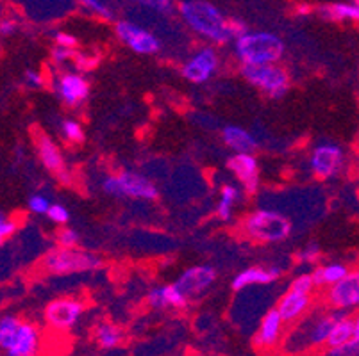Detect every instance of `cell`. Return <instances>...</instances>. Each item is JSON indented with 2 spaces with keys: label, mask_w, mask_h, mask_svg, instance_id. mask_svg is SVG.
I'll return each instance as SVG.
<instances>
[{
  "label": "cell",
  "mask_w": 359,
  "mask_h": 356,
  "mask_svg": "<svg viewBox=\"0 0 359 356\" xmlns=\"http://www.w3.org/2000/svg\"><path fill=\"white\" fill-rule=\"evenodd\" d=\"M220 66V57L213 47H204L195 52L181 68V75L194 84L208 83Z\"/></svg>",
  "instance_id": "obj_13"
},
{
  "label": "cell",
  "mask_w": 359,
  "mask_h": 356,
  "mask_svg": "<svg viewBox=\"0 0 359 356\" xmlns=\"http://www.w3.org/2000/svg\"><path fill=\"white\" fill-rule=\"evenodd\" d=\"M354 337H359V312L354 318Z\"/></svg>",
  "instance_id": "obj_43"
},
{
  "label": "cell",
  "mask_w": 359,
  "mask_h": 356,
  "mask_svg": "<svg viewBox=\"0 0 359 356\" xmlns=\"http://www.w3.org/2000/svg\"><path fill=\"white\" fill-rule=\"evenodd\" d=\"M277 312L280 313V318L285 321V325L293 326L299 322L300 319L306 318L308 312L311 310V294H302L290 290L280 296L279 303H277Z\"/></svg>",
  "instance_id": "obj_19"
},
{
  "label": "cell",
  "mask_w": 359,
  "mask_h": 356,
  "mask_svg": "<svg viewBox=\"0 0 359 356\" xmlns=\"http://www.w3.org/2000/svg\"><path fill=\"white\" fill-rule=\"evenodd\" d=\"M47 218L52 221V223L65 227V225L70 221V211L61 204H52L47 212Z\"/></svg>",
  "instance_id": "obj_36"
},
{
  "label": "cell",
  "mask_w": 359,
  "mask_h": 356,
  "mask_svg": "<svg viewBox=\"0 0 359 356\" xmlns=\"http://www.w3.org/2000/svg\"><path fill=\"white\" fill-rule=\"evenodd\" d=\"M41 349V333L34 322L18 315L0 318V355L38 356Z\"/></svg>",
  "instance_id": "obj_3"
},
{
  "label": "cell",
  "mask_w": 359,
  "mask_h": 356,
  "mask_svg": "<svg viewBox=\"0 0 359 356\" xmlns=\"http://www.w3.org/2000/svg\"><path fill=\"white\" fill-rule=\"evenodd\" d=\"M280 274H283V271L279 267H269V269L249 267V269H243L234 276L231 287H233L234 292H240L250 285H270L280 278Z\"/></svg>",
  "instance_id": "obj_20"
},
{
  "label": "cell",
  "mask_w": 359,
  "mask_h": 356,
  "mask_svg": "<svg viewBox=\"0 0 359 356\" xmlns=\"http://www.w3.org/2000/svg\"><path fill=\"white\" fill-rule=\"evenodd\" d=\"M316 13L320 18L327 20V22H359V8L352 4L351 0L318 6Z\"/></svg>",
  "instance_id": "obj_22"
},
{
  "label": "cell",
  "mask_w": 359,
  "mask_h": 356,
  "mask_svg": "<svg viewBox=\"0 0 359 356\" xmlns=\"http://www.w3.org/2000/svg\"><path fill=\"white\" fill-rule=\"evenodd\" d=\"M86 305L77 298H55L45 306V322L55 332H68L83 318Z\"/></svg>",
  "instance_id": "obj_9"
},
{
  "label": "cell",
  "mask_w": 359,
  "mask_h": 356,
  "mask_svg": "<svg viewBox=\"0 0 359 356\" xmlns=\"http://www.w3.org/2000/svg\"><path fill=\"white\" fill-rule=\"evenodd\" d=\"M55 94L61 98V102L68 107H77L84 104L90 97V83L81 73L68 71L61 75L54 84Z\"/></svg>",
  "instance_id": "obj_16"
},
{
  "label": "cell",
  "mask_w": 359,
  "mask_h": 356,
  "mask_svg": "<svg viewBox=\"0 0 359 356\" xmlns=\"http://www.w3.org/2000/svg\"><path fill=\"white\" fill-rule=\"evenodd\" d=\"M86 11L93 13L99 18L113 22L116 18V9H115V0H75Z\"/></svg>",
  "instance_id": "obj_27"
},
{
  "label": "cell",
  "mask_w": 359,
  "mask_h": 356,
  "mask_svg": "<svg viewBox=\"0 0 359 356\" xmlns=\"http://www.w3.org/2000/svg\"><path fill=\"white\" fill-rule=\"evenodd\" d=\"M32 139H34V146L38 150V157H40L43 168L57 176L61 184H70V173H68L67 162H65V157L57 143L41 129L34 130Z\"/></svg>",
  "instance_id": "obj_11"
},
{
  "label": "cell",
  "mask_w": 359,
  "mask_h": 356,
  "mask_svg": "<svg viewBox=\"0 0 359 356\" xmlns=\"http://www.w3.org/2000/svg\"><path fill=\"white\" fill-rule=\"evenodd\" d=\"M61 134L72 145H81L84 143V129L81 127V123H77L75 120H63L61 122Z\"/></svg>",
  "instance_id": "obj_29"
},
{
  "label": "cell",
  "mask_w": 359,
  "mask_h": 356,
  "mask_svg": "<svg viewBox=\"0 0 359 356\" xmlns=\"http://www.w3.org/2000/svg\"><path fill=\"white\" fill-rule=\"evenodd\" d=\"M50 201L43 194H32L27 201V207L32 214H47L50 208Z\"/></svg>",
  "instance_id": "obj_38"
},
{
  "label": "cell",
  "mask_w": 359,
  "mask_h": 356,
  "mask_svg": "<svg viewBox=\"0 0 359 356\" xmlns=\"http://www.w3.org/2000/svg\"><path fill=\"white\" fill-rule=\"evenodd\" d=\"M126 2L142 6V8L149 9V11H152V13H158V15H161V16L172 15L175 9L174 0H126Z\"/></svg>",
  "instance_id": "obj_28"
},
{
  "label": "cell",
  "mask_w": 359,
  "mask_h": 356,
  "mask_svg": "<svg viewBox=\"0 0 359 356\" xmlns=\"http://www.w3.org/2000/svg\"><path fill=\"white\" fill-rule=\"evenodd\" d=\"M345 164L344 148L336 143H320L313 148L309 157V168L315 178L329 180L339 175Z\"/></svg>",
  "instance_id": "obj_10"
},
{
  "label": "cell",
  "mask_w": 359,
  "mask_h": 356,
  "mask_svg": "<svg viewBox=\"0 0 359 356\" xmlns=\"http://www.w3.org/2000/svg\"><path fill=\"white\" fill-rule=\"evenodd\" d=\"M115 34L126 47L140 55H152L161 50V41L158 36L149 29L135 24L133 20H116Z\"/></svg>",
  "instance_id": "obj_8"
},
{
  "label": "cell",
  "mask_w": 359,
  "mask_h": 356,
  "mask_svg": "<svg viewBox=\"0 0 359 356\" xmlns=\"http://www.w3.org/2000/svg\"><path fill=\"white\" fill-rule=\"evenodd\" d=\"M241 232L256 243H283L292 235L293 223L280 212L257 208L245 215L241 221Z\"/></svg>",
  "instance_id": "obj_5"
},
{
  "label": "cell",
  "mask_w": 359,
  "mask_h": 356,
  "mask_svg": "<svg viewBox=\"0 0 359 356\" xmlns=\"http://www.w3.org/2000/svg\"><path fill=\"white\" fill-rule=\"evenodd\" d=\"M74 55L75 50H72V48L57 47V45H55V48H52V61H54L55 64H63L68 59H74Z\"/></svg>",
  "instance_id": "obj_39"
},
{
  "label": "cell",
  "mask_w": 359,
  "mask_h": 356,
  "mask_svg": "<svg viewBox=\"0 0 359 356\" xmlns=\"http://www.w3.org/2000/svg\"><path fill=\"white\" fill-rule=\"evenodd\" d=\"M351 2H352V4H355V6H358V8H359V0H351Z\"/></svg>",
  "instance_id": "obj_44"
},
{
  "label": "cell",
  "mask_w": 359,
  "mask_h": 356,
  "mask_svg": "<svg viewBox=\"0 0 359 356\" xmlns=\"http://www.w3.org/2000/svg\"><path fill=\"white\" fill-rule=\"evenodd\" d=\"M54 39H55V45H57V47L72 48V50L77 47V38H75L74 34H68V32H55Z\"/></svg>",
  "instance_id": "obj_40"
},
{
  "label": "cell",
  "mask_w": 359,
  "mask_h": 356,
  "mask_svg": "<svg viewBox=\"0 0 359 356\" xmlns=\"http://www.w3.org/2000/svg\"><path fill=\"white\" fill-rule=\"evenodd\" d=\"M175 9L191 31L210 39L211 43L227 45L234 39L231 20L225 18L224 13L210 0H179Z\"/></svg>",
  "instance_id": "obj_1"
},
{
  "label": "cell",
  "mask_w": 359,
  "mask_h": 356,
  "mask_svg": "<svg viewBox=\"0 0 359 356\" xmlns=\"http://www.w3.org/2000/svg\"><path fill=\"white\" fill-rule=\"evenodd\" d=\"M234 52L241 64H273L286 52L285 39L270 31H247L234 39Z\"/></svg>",
  "instance_id": "obj_4"
},
{
  "label": "cell",
  "mask_w": 359,
  "mask_h": 356,
  "mask_svg": "<svg viewBox=\"0 0 359 356\" xmlns=\"http://www.w3.org/2000/svg\"><path fill=\"white\" fill-rule=\"evenodd\" d=\"M322 259V250L316 243H309L304 250H300L295 255V260L299 264H316Z\"/></svg>",
  "instance_id": "obj_31"
},
{
  "label": "cell",
  "mask_w": 359,
  "mask_h": 356,
  "mask_svg": "<svg viewBox=\"0 0 359 356\" xmlns=\"http://www.w3.org/2000/svg\"><path fill=\"white\" fill-rule=\"evenodd\" d=\"M18 31V22L15 18L4 16L0 18V36H13Z\"/></svg>",
  "instance_id": "obj_42"
},
{
  "label": "cell",
  "mask_w": 359,
  "mask_h": 356,
  "mask_svg": "<svg viewBox=\"0 0 359 356\" xmlns=\"http://www.w3.org/2000/svg\"><path fill=\"white\" fill-rule=\"evenodd\" d=\"M215 282H217V269L210 264H201V266L188 267L186 271H182L174 283L186 298L194 299L204 294Z\"/></svg>",
  "instance_id": "obj_14"
},
{
  "label": "cell",
  "mask_w": 359,
  "mask_h": 356,
  "mask_svg": "<svg viewBox=\"0 0 359 356\" xmlns=\"http://www.w3.org/2000/svg\"><path fill=\"white\" fill-rule=\"evenodd\" d=\"M352 339H354V318L344 315V318L339 319V321L332 326L331 335H329L327 344H325V349L339 348V346L347 344Z\"/></svg>",
  "instance_id": "obj_25"
},
{
  "label": "cell",
  "mask_w": 359,
  "mask_h": 356,
  "mask_svg": "<svg viewBox=\"0 0 359 356\" xmlns=\"http://www.w3.org/2000/svg\"><path fill=\"white\" fill-rule=\"evenodd\" d=\"M325 301L334 310H359V269L348 271L345 278L329 287Z\"/></svg>",
  "instance_id": "obj_12"
},
{
  "label": "cell",
  "mask_w": 359,
  "mask_h": 356,
  "mask_svg": "<svg viewBox=\"0 0 359 356\" xmlns=\"http://www.w3.org/2000/svg\"><path fill=\"white\" fill-rule=\"evenodd\" d=\"M241 77L270 98H283L292 86V77L277 64H241Z\"/></svg>",
  "instance_id": "obj_7"
},
{
  "label": "cell",
  "mask_w": 359,
  "mask_h": 356,
  "mask_svg": "<svg viewBox=\"0 0 359 356\" xmlns=\"http://www.w3.org/2000/svg\"><path fill=\"white\" fill-rule=\"evenodd\" d=\"M120 189H122L123 198H133V200L152 201L159 198V189L154 182L147 178L145 175L138 171L123 169L118 175Z\"/></svg>",
  "instance_id": "obj_17"
},
{
  "label": "cell",
  "mask_w": 359,
  "mask_h": 356,
  "mask_svg": "<svg viewBox=\"0 0 359 356\" xmlns=\"http://www.w3.org/2000/svg\"><path fill=\"white\" fill-rule=\"evenodd\" d=\"M358 185H359V178H358Z\"/></svg>",
  "instance_id": "obj_45"
},
{
  "label": "cell",
  "mask_w": 359,
  "mask_h": 356,
  "mask_svg": "<svg viewBox=\"0 0 359 356\" xmlns=\"http://www.w3.org/2000/svg\"><path fill=\"white\" fill-rule=\"evenodd\" d=\"M24 83L27 84L29 87H32V90H38V87L43 86V75H41L40 71L27 70L24 73Z\"/></svg>",
  "instance_id": "obj_41"
},
{
  "label": "cell",
  "mask_w": 359,
  "mask_h": 356,
  "mask_svg": "<svg viewBox=\"0 0 359 356\" xmlns=\"http://www.w3.org/2000/svg\"><path fill=\"white\" fill-rule=\"evenodd\" d=\"M227 169L243 185L245 192L254 194L259 189V166L254 153H234L227 159Z\"/></svg>",
  "instance_id": "obj_18"
},
{
  "label": "cell",
  "mask_w": 359,
  "mask_h": 356,
  "mask_svg": "<svg viewBox=\"0 0 359 356\" xmlns=\"http://www.w3.org/2000/svg\"><path fill=\"white\" fill-rule=\"evenodd\" d=\"M147 303H149L150 308H154V310L168 308V301H166V294H165V285L154 287V289L150 290L149 296H147Z\"/></svg>",
  "instance_id": "obj_34"
},
{
  "label": "cell",
  "mask_w": 359,
  "mask_h": 356,
  "mask_svg": "<svg viewBox=\"0 0 359 356\" xmlns=\"http://www.w3.org/2000/svg\"><path fill=\"white\" fill-rule=\"evenodd\" d=\"M324 356H359V337H354L339 348H331Z\"/></svg>",
  "instance_id": "obj_35"
},
{
  "label": "cell",
  "mask_w": 359,
  "mask_h": 356,
  "mask_svg": "<svg viewBox=\"0 0 359 356\" xmlns=\"http://www.w3.org/2000/svg\"><path fill=\"white\" fill-rule=\"evenodd\" d=\"M283 339H285V321L280 313L277 312V308L266 310L254 335V346L261 351H270L280 346Z\"/></svg>",
  "instance_id": "obj_15"
},
{
  "label": "cell",
  "mask_w": 359,
  "mask_h": 356,
  "mask_svg": "<svg viewBox=\"0 0 359 356\" xmlns=\"http://www.w3.org/2000/svg\"><path fill=\"white\" fill-rule=\"evenodd\" d=\"M313 280L316 287H331L348 274V267L345 264L332 262L327 266H318L313 271Z\"/></svg>",
  "instance_id": "obj_24"
},
{
  "label": "cell",
  "mask_w": 359,
  "mask_h": 356,
  "mask_svg": "<svg viewBox=\"0 0 359 356\" xmlns=\"http://www.w3.org/2000/svg\"><path fill=\"white\" fill-rule=\"evenodd\" d=\"M16 230H18V223L13 218L0 212V244H4L6 241L11 239Z\"/></svg>",
  "instance_id": "obj_37"
},
{
  "label": "cell",
  "mask_w": 359,
  "mask_h": 356,
  "mask_svg": "<svg viewBox=\"0 0 359 356\" xmlns=\"http://www.w3.org/2000/svg\"><path fill=\"white\" fill-rule=\"evenodd\" d=\"M240 189L231 184L222 185L220 200H218L217 205V214L222 221H231V218H233V208L236 205V201H240Z\"/></svg>",
  "instance_id": "obj_26"
},
{
  "label": "cell",
  "mask_w": 359,
  "mask_h": 356,
  "mask_svg": "<svg viewBox=\"0 0 359 356\" xmlns=\"http://www.w3.org/2000/svg\"><path fill=\"white\" fill-rule=\"evenodd\" d=\"M55 239H57V244L63 248H77L79 246V241H81V235L74 230V228H68L65 225L63 228L57 230L55 234Z\"/></svg>",
  "instance_id": "obj_33"
},
{
  "label": "cell",
  "mask_w": 359,
  "mask_h": 356,
  "mask_svg": "<svg viewBox=\"0 0 359 356\" xmlns=\"http://www.w3.org/2000/svg\"><path fill=\"white\" fill-rule=\"evenodd\" d=\"M165 294H166V301H168V308L175 310H184L190 303V299L186 298L184 294L175 287V283H170V285H165Z\"/></svg>",
  "instance_id": "obj_30"
},
{
  "label": "cell",
  "mask_w": 359,
  "mask_h": 356,
  "mask_svg": "<svg viewBox=\"0 0 359 356\" xmlns=\"http://www.w3.org/2000/svg\"><path fill=\"white\" fill-rule=\"evenodd\" d=\"M102 266V259L91 251L79 250V248H63L57 246L47 251L41 259L40 267L47 274L54 276H65V274L88 273L95 271Z\"/></svg>",
  "instance_id": "obj_6"
},
{
  "label": "cell",
  "mask_w": 359,
  "mask_h": 356,
  "mask_svg": "<svg viewBox=\"0 0 359 356\" xmlns=\"http://www.w3.org/2000/svg\"><path fill=\"white\" fill-rule=\"evenodd\" d=\"M344 315H347V312L332 308L331 312L320 313L316 318H306L304 321L295 322V328H292L288 337L283 339L280 346L290 353L325 348L332 326Z\"/></svg>",
  "instance_id": "obj_2"
},
{
  "label": "cell",
  "mask_w": 359,
  "mask_h": 356,
  "mask_svg": "<svg viewBox=\"0 0 359 356\" xmlns=\"http://www.w3.org/2000/svg\"><path fill=\"white\" fill-rule=\"evenodd\" d=\"M222 141L227 148L234 150L236 153H254L259 148L256 137L249 130L236 125H227L222 130Z\"/></svg>",
  "instance_id": "obj_21"
},
{
  "label": "cell",
  "mask_w": 359,
  "mask_h": 356,
  "mask_svg": "<svg viewBox=\"0 0 359 356\" xmlns=\"http://www.w3.org/2000/svg\"><path fill=\"white\" fill-rule=\"evenodd\" d=\"M93 339L102 349H115L123 342V332L113 322H99L93 328Z\"/></svg>",
  "instance_id": "obj_23"
},
{
  "label": "cell",
  "mask_w": 359,
  "mask_h": 356,
  "mask_svg": "<svg viewBox=\"0 0 359 356\" xmlns=\"http://www.w3.org/2000/svg\"><path fill=\"white\" fill-rule=\"evenodd\" d=\"M316 289L315 280H313L311 273H302L299 274L297 278L292 280L290 283V290H295V292H302V294H313V290Z\"/></svg>",
  "instance_id": "obj_32"
}]
</instances>
